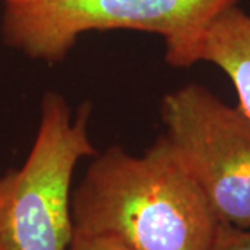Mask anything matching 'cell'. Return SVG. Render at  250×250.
Returning <instances> with one entry per match:
<instances>
[{"instance_id": "cell-1", "label": "cell", "mask_w": 250, "mask_h": 250, "mask_svg": "<svg viewBox=\"0 0 250 250\" xmlns=\"http://www.w3.org/2000/svg\"><path fill=\"white\" fill-rule=\"evenodd\" d=\"M74 233L132 250H208L218 220L166 135L135 156L110 146L71 197Z\"/></svg>"}, {"instance_id": "cell-2", "label": "cell", "mask_w": 250, "mask_h": 250, "mask_svg": "<svg viewBox=\"0 0 250 250\" xmlns=\"http://www.w3.org/2000/svg\"><path fill=\"white\" fill-rule=\"evenodd\" d=\"M90 116L89 102L72 116L64 96L45 92L27 159L0 175V250H68L72 175L82 159L98 154Z\"/></svg>"}, {"instance_id": "cell-3", "label": "cell", "mask_w": 250, "mask_h": 250, "mask_svg": "<svg viewBox=\"0 0 250 250\" xmlns=\"http://www.w3.org/2000/svg\"><path fill=\"white\" fill-rule=\"evenodd\" d=\"M233 4L238 0H3L1 36L11 49L50 64L90 31L156 34L171 52Z\"/></svg>"}, {"instance_id": "cell-4", "label": "cell", "mask_w": 250, "mask_h": 250, "mask_svg": "<svg viewBox=\"0 0 250 250\" xmlns=\"http://www.w3.org/2000/svg\"><path fill=\"white\" fill-rule=\"evenodd\" d=\"M161 120L217 220L250 229V117L189 83L164 96Z\"/></svg>"}, {"instance_id": "cell-5", "label": "cell", "mask_w": 250, "mask_h": 250, "mask_svg": "<svg viewBox=\"0 0 250 250\" xmlns=\"http://www.w3.org/2000/svg\"><path fill=\"white\" fill-rule=\"evenodd\" d=\"M166 62L178 68L214 64L231 80L238 107L250 117V14L238 4L217 14L190 42L166 52Z\"/></svg>"}, {"instance_id": "cell-6", "label": "cell", "mask_w": 250, "mask_h": 250, "mask_svg": "<svg viewBox=\"0 0 250 250\" xmlns=\"http://www.w3.org/2000/svg\"><path fill=\"white\" fill-rule=\"evenodd\" d=\"M208 250H250V229L218 221Z\"/></svg>"}, {"instance_id": "cell-7", "label": "cell", "mask_w": 250, "mask_h": 250, "mask_svg": "<svg viewBox=\"0 0 250 250\" xmlns=\"http://www.w3.org/2000/svg\"><path fill=\"white\" fill-rule=\"evenodd\" d=\"M68 250H132L124 242L110 236L74 233Z\"/></svg>"}]
</instances>
